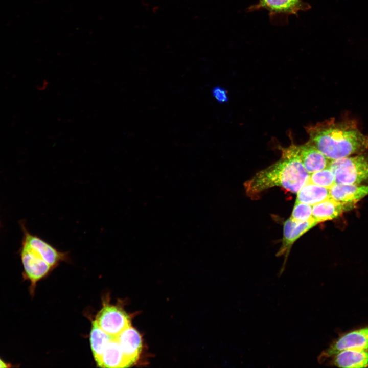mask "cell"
<instances>
[{
	"mask_svg": "<svg viewBox=\"0 0 368 368\" xmlns=\"http://www.w3.org/2000/svg\"><path fill=\"white\" fill-rule=\"evenodd\" d=\"M311 143L328 159L333 160L368 150V135L352 119L330 118L306 127Z\"/></svg>",
	"mask_w": 368,
	"mask_h": 368,
	"instance_id": "cell-1",
	"label": "cell"
},
{
	"mask_svg": "<svg viewBox=\"0 0 368 368\" xmlns=\"http://www.w3.org/2000/svg\"><path fill=\"white\" fill-rule=\"evenodd\" d=\"M282 157L277 162L257 172L244 183L245 192L250 197L275 186L297 193L309 180V174L305 169L293 144L281 148Z\"/></svg>",
	"mask_w": 368,
	"mask_h": 368,
	"instance_id": "cell-2",
	"label": "cell"
},
{
	"mask_svg": "<svg viewBox=\"0 0 368 368\" xmlns=\"http://www.w3.org/2000/svg\"><path fill=\"white\" fill-rule=\"evenodd\" d=\"M335 183L368 184V154L364 153L331 160L328 167Z\"/></svg>",
	"mask_w": 368,
	"mask_h": 368,
	"instance_id": "cell-3",
	"label": "cell"
},
{
	"mask_svg": "<svg viewBox=\"0 0 368 368\" xmlns=\"http://www.w3.org/2000/svg\"><path fill=\"white\" fill-rule=\"evenodd\" d=\"M368 350V326L340 335L317 357L319 364L325 362L337 353L345 350Z\"/></svg>",
	"mask_w": 368,
	"mask_h": 368,
	"instance_id": "cell-4",
	"label": "cell"
},
{
	"mask_svg": "<svg viewBox=\"0 0 368 368\" xmlns=\"http://www.w3.org/2000/svg\"><path fill=\"white\" fill-rule=\"evenodd\" d=\"M20 258L23 266L22 278L30 282L29 292L33 296L37 283L44 278L52 267L24 242L20 251Z\"/></svg>",
	"mask_w": 368,
	"mask_h": 368,
	"instance_id": "cell-5",
	"label": "cell"
},
{
	"mask_svg": "<svg viewBox=\"0 0 368 368\" xmlns=\"http://www.w3.org/2000/svg\"><path fill=\"white\" fill-rule=\"evenodd\" d=\"M313 218L306 221H296L289 218L284 223L282 245L276 254L277 257L285 256L283 264L279 273L281 275L285 268L287 257L293 243L303 235L317 225Z\"/></svg>",
	"mask_w": 368,
	"mask_h": 368,
	"instance_id": "cell-6",
	"label": "cell"
},
{
	"mask_svg": "<svg viewBox=\"0 0 368 368\" xmlns=\"http://www.w3.org/2000/svg\"><path fill=\"white\" fill-rule=\"evenodd\" d=\"M95 321L104 331L113 337L131 326L127 314L118 307L110 305L103 306Z\"/></svg>",
	"mask_w": 368,
	"mask_h": 368,
	"instance_id": "cell-7",
	"label": "cell"
},
{
	"mask_svg": "<svg viewBox=\"0 0 368 368\" xmlns=\"http://www.w3.org/2000/svg\"><path fill=\"white\" fill-rule=\"evenodd\" d=\"M330 197L352 209L368 195V184H342L335 183L329 188Z\"/></svg>",
	"mask_w": 368,
	"mask_h": 368,
	"instance_id": "cell-8",
	"label": "cell"
},
{
	"mask_svg": "<svg viewBox=\"0 0 368 368\" xmlns=\"http://www.w3.org/2000/svg\"><path fill=\"white\" fill-rule=\"evenodd\" d=\"M310 6L303 0H259L258 3L249 7V11L259 9L267 10L270 16L276 15H296L306 11Z\"/></svg>",
	"mask_w": 368,
	"mask_h": 368,
	"instance_id": "cell-9",
	"label": "cell"
},
{
	"mask_svg": "<svg viewBox=\"0 0 368 368\" xmlns=\"http://www.w3.org/2000/svg\"><path fill=\"white\" fill-rule=\"evenodd\" d=\"M24 234L23 242L36 252L52 268L60 262L68 260V252L59 251L45 240L26 231Z\"/></svg>",
	"mask_w": 368,
	"mask_h": 368,
	"instance_id": "cell-10",
	"label": "cell"
},
{
	"mask_svg": "<svg viewBox=\"0 0 368 368\" xmlns=\"http://www.w3.org/2000/svg\"><path fill=\"white\" fill-rule=\"evenodd\" d=\"M296 149L309 174L328 168L331 162L309 141L302 145H296Z\"/></svg>",
	"mask_w": 368,
	"mask_h": 368,
	"instance_id": "cell-11",
	"label": "cell"
},
{
	"mask_svg": "<svg viewBox=\"0 0 368 368\" xmlns=\"http://www.w3.org/2000/svg\"><path fill=\"white\" fill-rule=\"evenodd\" d=\"M116 338L130 366L138 360L141 352L142 341L141 335L136 329L130 326Z\"/></svg>",
	"mask_w": 368,
	"mask_h": 368,
	"instance_id": "cell-12",
	"label": "cell"
},
{
	"mask_svg": "<svg viewBox=\"0 0 368 368\" xmlns=\"http://www.w3.org/2000/svg\"><path fill=\"white\" fill-rule=\"evenodd\" d=\"M330 358L328 364L332 366L344 368L368 367V350H345Z\"/></svg>",
	"mask_w": 368,
	"mask_h": 368,
	"instance_id": "cell-13",
	"label": "cell"
},
{
	"mask_svg": "<svg viewBox=\"0 0 368 368\" xmlns=\"http://www.w3.org/2000/svg\"><path fill=\"white\" fill-rule=\"evenodd\" d=\"M96 361L98 366L102 367L130 366L116 338L107 344L100 358Z\"/></svg>",
	"mask_w": 368,
	"mask_h": 368,
	"instance_id": "cell-14",
	"label": "cell"
},
{
	"mask_svg": "<svg viewBox=\"0 0 368 368\" xmlns=\"http://www.w3.org/2000/svg\"><path fill=\"white\" fill-rule=\"evenodd\" d=\"M312 218L318 223L333 220L348 211L344 205L331 198L312 205Z\"/></svg>",
	"mask_w": 368,
	"mask_h": 368,
	"instance_id": "cell-15",
	"label": "cell"
},
{
	"mask_svg": "<svg viewBox=\"0 0 368 368\" xmlns=\"http://www.w3.org/2000/svg\"><path fill=\"white\" fill-rule=\"evenodd\" d=\"M330 198L329 188L309 181L297 193L295 202L313 205Z\"/></svg>",
	"mask_w": 368,
	"mask_h": 368,
	"instance_id": "cell-16",
	"label": "cell"
},
{
	"mask_svg": "<svg viewBox=\"0 0 368 368\" xmlns=\"http://www.w3.org/2000/svg\"><path fill=\"white\" fill-rule=\"evenodd\" d=\"M115 338L104 331L95 320L93 322L90 343L95 361L100 358L107 344Z\"/></svg>",
	"mask_w": 368,
	"mask_h": 368,
	"instance_id": "cell-17",
	"label": "cell"
},
{
	"mask_svg": "<svg viewBox=\"0 0 368 368\" xmlns=\"http://www.w3.org/2000/svg\"><path fill=\"white\" fill-rule=\"evenodd\" d=\"M309 181L321 187L330 188L335 183V179L332 171L329 168H327L310 174Z\"/></svg>",
	"mask_w": 368,
	"mask_h": 368,
	"instance_id": "cell-18",
	"label": "cell"
},
{
	"mask_svg": "<svg viewBox=\"0 0 368 368\" xmlns=\"http://www.w3.org/2000/svg\"><path fill=\"white\" fill-rule=\"evenodd\" d=\"M296 221H306L312 218L311 205L295 202L291 215L290 217Z\"/></svg>",
	"mask_w": 368,
	"mask_h": 368,
	"instance_id": "cell-19",
	"label": "cell"
},
{
	"mask_svg": "<svg viewBox=\"0 0 368 368\" xmlns=\"http://www.w3.org/2000/svg\"><path fill=\"white\" fill-rule=\"evenodd\" d=\"M212 95L214 99L219 103H225L228 101L227 91L220 86H216L212 89Z\"/></svg>",
	"mask_w": 368,
	"mask_h": 368,
	"instance_id": "cell-20",
	"label": "cell"
},
{
	"mask_svg": "<svg viewBox=\"0 0 368 368\" xmlns=\"http://www.w3.org/2000/svg\"><path fill=\"white\" fill-rule=\"evenodd\" d=\"M17 367L16 365H13L11 363L4 360L0 357V368H8Z\"/></svg>",
	"mask_w": 368,
	"mask_h": 368,
	"instance_id": "cell-21",
	"label": "cell"
}]
</instances>
